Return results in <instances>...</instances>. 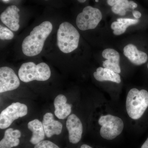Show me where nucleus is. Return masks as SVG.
<instances>
[{
	"instance_id": "obj_1",
	"label": "nucleus",
	"mask_w": 148,
	"mask_h": 148,
	"mask_svg": "<svg viewBox=\"0 0 148 148\" xmlns=\"http://www.w3.org/2000/svg\"><path fill=\"white\" fill-rule=\"evenodd\" d=\"M53 29L51 22L45 21L34 27L30 35L24 38L21 48L24 55L34 56L42 51L45 42Z\"/></svg>"
},
{
	"instance_id": "obj_2",
	"label": "nucleus",
	"mask_w": 148,
	"mask_h": 148,
	"mask_svg": "<svg viewBox=\"0 0 148 148\" xmlns=\"http://www.w3.org/2000/svg\"><path fill=\"white\" fill-rule=\"evenodd\" d=\"M80 35L77 29L71 23L64 22L59 26L57 32V45L63 53H68L78 47Z\"/></svg>"
},
{
	"instance_id": "obj_3",
	"label": "nucleus",
	"mask_w": 148,
	"mask_h": 148,
	"mask_svg": "<svg viewBox=\"0 0 148 148\" xmlns=\"http://www.w3.org/2000/svg\"><path fill=\"white\" fill-rule=\"evenodd\" d=\"M148 107V92L133 88L127 94L126 101L127 113L132 119H139Z\"/></svg>"
},
{
	"instance_id": "obj_4",
	"label": "nucleus",
	"mask_w": 148,
	"mask_h": 148,
	"mask_svg": "<svg viewBox=\"0 0 148 148\" xmlns=\"http://www.w3.org/2000/svg\"><path fill=\"white\" fill-rule=\"evenodd\" d=\"M51 74L50 68L45 63L36 65L34 62H27L21 65L18 71L19 79L24 82L45 81L50 78Z\"/></svg>"
},
{
	"instance_id": "obj_5",
	"label": "nucleus",
	"mask_w": 148,
	"mask_h": 148,
	"mask_svg": "<svg viewBox=\"0 0 148 148\" xmlns=\"http://www.w3.org/2000/svg\"><path fill=\"white\" fill-rule=\"evenodd\" d=\"M101 126L100 136L102 139L111 141L121 134L124 128V123L121 119L112 115L102 116L98 120Z\"/></svg>"
},
{
	"instance_id": "obj_6",
	"label": "nucleus",
	"mask_w": 148,
	"mask_h": 148,
	"mask_svg": "<svg viewBox=\"0 0 148 148\" xmlns=\"http://www.w3.org/2000/svg\"><path fill=\"white\" fill-rule=\"evenodd\" d=\"M102 14L98 8L87 6L76 18V25L82 31L95 29L101 21Z\"/></svg>"
},
{
	"instance_id": "obj_7",
	"label": "nucleus",
	"mask_w": 148,
	"mask_h": 148,
	"mask_svg": "<svg viewBox=\"0 0 148 148\" xmlns=\"http://www.w3.org/2000/svg\"><path fill=\"white\" fill-rule=\"evenodd\" d=\"M27 113L28 108L25 104L19 102L12 103L1 113L0 128H8L14 120L25 116Z\"/></svg>"
},
{
	"instance_id": "obj_8",
	"label": "nucleus",
	"mask_w": 148,
	"mask_h": 148,
	"mask_svg": "<svg viewBox=\"0 0 148 148\" xmlns=\"http://www.w3.org/2000/svg\"><path fill=\"white\" fill-rule=\"evenodd\" d=\"M20 81L12 69L4 66L0 69V92L15 90L19 87Z\"/></svg>"
},
{
	"instance_id": "obj_9",
	"label": "nucleus",
	"mask_w": 148,
	"mask_h": 148,
	"mask_svg": "<svg viewBox=\"0 0 148 148\" xmlns=\"http://www.w3.org/2000/svg\"><path fill=\"white\" fill-rule=\"evenodd\" d=\"M66 127L69 131L70 143L77 144L79 143L82 138L83 128L80 120L75 114H72L68 117Z\"/></svg>"
},
{
	"instance_id": "obj_10",
	"label": "nucleus",
	"mask_w": 148,
	"mask_h": 148,
	"mask_svg": "<svg viewBox=\"0 0 148 148\" xmlns=\"http://www.w3.org/2000/svg\"><path fill=\"white\" fill-rule=\"evenodd\" d=\"M19 9L15 5L8 7L1 14V21L9 29L14 32L18 31L19 28Z\"/></svg>"
},
{
	"instance_id": "obj_11",
	"label": "nucleus",
	"mask_w": 148,
	"mask_h": 148,
	"mask_svg": "<svg viewBox=\"0 0 148 148\" xmlns=\"http://www.w3.org/2000/svg\"><path fill=\"white\" fill-rule=\"evenodd\" d=\"M46 136L51 138L53 135H58L62 132L63 125L58 121L54 119L53 114L47 112L44 115L42 122Z\"/></svg>"
},
{
	"instance_id": "obj_12",
	"label": "nucleus",
	"mask_w": 148,
	"mask_h": 148,
	"mask_svg": "<svg viewBox=\"0 0 148 148\" xmlns=\"http://www.w3.org/2000/svg\"><path fill=\"white\" fill-rule=\"evenodd\" d=\"M102 56L103 58L107 59L103 63V66L105 68L110 69L117 73L121 72L119 65V53L113 49H106L103 51Z\"/></svg>"
},
{
	"instance_id": "obj_13",
	"label": "nucleus",
	"mask_w": 148,
	"mask_h": 148,
	"mask_svg": "<svg viewBox=\"0 0 148 148\" xmlns=\"http://www.w3.org/2000/svg\"><path fill=\"white\" fill-rule=\"evenodd\" d=\"M123 53L132 64L136 66L145 64L147 61V53L138 50L137 47L132 44H129L125 47Z\"/></svg>"
},
{
	"instance_id": "obj_14",
	"label": "nucleus",
	"mask_w": 148,
	"mask_h": 148,
	"mask_svg": "<svg viewBox=\"0 0 148 148\" xmlns=\"http://www.w3.org/2000/svg\"><path fill=\"white\" fill-rule=\"evenodd\" d=\"M67 101L66 96L62 94L57 95L54 100V114L59 119H65L71 112V105L67 103Z\"/></svg>"
},
{
	"instance_id": "obj_15",
	"label": "nucleus",
	"mask_w": 148,
	"mask_h": 148,
	"mask_svg": "<svg viewBox=\"0 0 148 148\" xmlns=\"http://www.w3.org/2000/svg\"><path fill=\"white\" fill-rule=\"evenodd\" d=\"M21 136V132L18 130H14L12 128L7 129L4 138L0 142V148H12L18 146Z\"/></svg>"
},
{
	"instance_id": "obj_16",
	"label": "nucleus",
	"mask_w": 148,
	"mask_h": 148,
	"mask_svg": "<svg viewBox=\"0 0 148 148\" xmlns=\"http://www.w3.org/2000/svg\"><path fill=\"white\" fill-rule=\"evenodd\" d=\"M28 128L32 132V136L30 142L36 145L44 140L45 138V132L42 123L39 120L36 119L29 122Z\"/></svg>"
},
{
	"instance_id": "obj_17",
	"label": "nucleus",
	"mask_w": 148,
	"mask_h": 148,
	"mask_svg": "<svg viewBox=\"0 0 148 148\" xmlns=\"http://www.w3.org/2000/svg\"><path fill=\"white\" fill-rule=\"evenodd\" d=\"M93 76L95 79L99 82L108 81L117 84L121 82L119 74L106 68L99 67L96 72H94Z\"/></svg>"
},
{
	"instance_id": "obj_18",
	"label": "nucleus",
	"mask_w": 148,
	"mask_h": 148,
	"mask_svg": "<svg viewBox=\"0 0 148 148\" xmlns=\"http://www.w3.org/2000/svg\"><path fill=\"white\" fill-rule=\"evenodd\" d=\"M139 20L128 18H119L116 21L113 22L111 24V29L113 30L115 35L119 36L124 34L127 27L132 25L138 24Z\"/></svg>"
},
{
	"instance_id": "obj_19",
	"label": "nucleus",
	"mask_w": 148,
	"mask_h": 148,
	"mask_svg": "<svg viewBox=\"0 0 148 148\" xmlns=\"http://www.w3.org/2000/svg\"><path fill=\"white\" fill-rule=\"evenodd\" d=\"M130 8L129 1L128 0H121L112 6V10L116 14L124 16L126 14V11Z\"/></svg>"
},
{
	"instance_id": "obj_20",
	"label": "nucleus",
	"mask_w": 148,
	"mask_h": 148,
	"mask_svg": "<svg viewBox=\"0 0 148 148\" xmlns=\"http://www.w3.org/2000/svg\"><path fill=\"white\" fill-rule=\"evenodd\" d=\"M14 37L12 30L7 27L0 26V38L2 40H11Z\"/></svg>"
},
{
	"instance_id": "obj_21",
	"label": "nucleus",
	"mask_w": 148,
	"mask_h": 148,
	"mask_svg": "<svg viewBox=\"0 0 148 148\" xmlns=\"http://www.w3.org/2000/svg\"><path fill=\"white\" fill-rule=\"evenodd\" d=\"M34 148H60V147L50 141L43 140L35 145Z\"/></svg>"
},
{
	"instance_id": "obj_22",
	"label": "nucleus",
	"mask_w": 148,
	"mask_h": 148,
	"mask_svg": "<svg viewBox=\"0 0 148 148\" xmlns=\"http://www.w3.org/2000/svg\"><path fill=\"white\" fill-rule=\"evenodd\" d=\"M132 14L133 16L137 19L140 18L142 16V14L140 12L137 10H134L132 11Z\"/></svg>"
},
{
	"instance_id": "obj_23",
	"label": "nucleus",
	"mask_w": 148,
	"mask_h": 148,
	"mask_svg": "<svg viewBox=\"0 0 148 148\" xmlns=\"http://www.w3.org/2000/svg\"><path fill=\"white\" fill-rule=\"evenodd\" d=\"M121 0H107V3L108 5L113 6Z\"/></svg>"
},
{
	"instance_id": "obj_24",
	"label": "nucleus",
	"mask_w": 148,
	"mask_h": 148,
	"mask_svg": "<svg viewBox=\"0 0 148 148\" xmlns=\"http://www.w3.org/2000/svg\"><path fill=\"white\" fill-rule=\"evenodd\" d=\"M130 8L132 10H134V9L138 7V5L136 3L134 2L133 1H129Z\"/></svg>"
},
{
	"instance_id": "obj_25",
	"label": "nucleus",
	"mask_w": 148,
	"mask_h": 148,
	"mask_svg": "<svg viewBox=\"0 0 148 148\" xmlns=\"http://www.w3.org/2000/svg\"><path fill=\"white\" fill-rule=\"evenodd\" d=\"M140 148H148V137L144 143L141 146Z\"/></svg>"
},
{
	"instance_id": "obj_26",
	"label": "nucleus",
	"mask_w": 148,
	"mask_h": 148,
	"mask_svg": "<svg viewBox=\"0 0 148 148\" xmlns=\"http://www.w3.org/2000/svg\"><path fill=\"white\" fill-rule=\"evenodd\" d=\"M79 2V3H83L85 2L86 0H77Z\"/></svg>"
},
{
	"instance_id": "obj_27",
	"label": "nucleus",
	"mask_w": 148,
	"mask_h": 148,
	"mask_svg": "<svg viewBox=\"0 0 148 148\" xmlns=\"http://www.w3.org/2000/svg\"><path fill=\"white\" fill-rule=\"evenodd\" d=\"M98 1H99L98 0H95V2H98Z\"/></svg>"
},
{
	"instance_id": "obj_28",
	"label": "nucleus",
	"mask_w": 148,
	"mask_h": 148,
	"mask_svg": "<svg viewBox=\"0 0 148 148\" xmlns=\"http://www.w3.org/2000/svg\"><path fill=\"white\" fill-rule=\"evenodd\" d=\"M147 68H148V65H147Z\"/></svg>"
},
{
	"instance_id": "obj_29",
	"label": "nucleus",
	"mask_w": 148,
	"mask_h": 148,
	"mask_svg": "<svg viewBox=\"0 0 148 148\" xmlns=\"http://www.w3.org/2000/svg\"><path fill=\"white\" fill-rule=\"evenodd\" d=\"M45 1H47V0H45Z\"/></svg>"
}]
</instances>
